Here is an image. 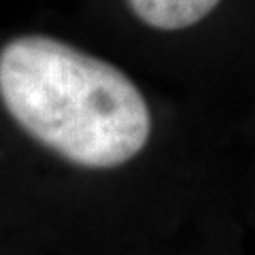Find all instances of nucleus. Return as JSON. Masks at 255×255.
<instances>
[{"mask_svg": "<svg viewBox=\"0 0 255 255\" xmlns=\"http://www.w3.org/2000/svg\"><path fill=\"white\" fill-rule=\"evenodd\" d=\"M0 100L28 136L64 162L113 170L145 151L151 111L115 64L47 34L0 49Z\"/></svg>", "mask_w": 255, "mask_h": 255, "instance_id": "f257e3e1", "label": "nucleus"}, {"mask_svg": "<svg viewBox=\"0 0 255 255\" xmlns=\"http://www.w3.org/2000/svg\"><path fill=\"white\" fill-rule=\"evenodd\" d=\"M221 0H126L142 26L157 32H179L204 21Z\"/></svg>", "mask_w": 255, "mask_h": 255, "instance_id": "f03ea898", "label": "nucleus"}]
</instances>
